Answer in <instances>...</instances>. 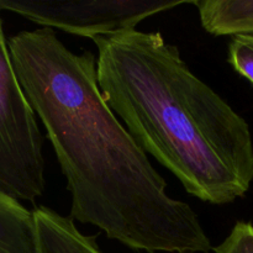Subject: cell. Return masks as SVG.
<instances>
[{
	"instance_id": "cell-7",
	"label": "cell",
	"mask_w": 253,
	"mask_h": 253,
	"mask_svg": "<svg viewBox=\"0 0 253 253\" xmlns=\"http://www.w3.org/2000/svg\"><path fill=\"white\" fill-rule=\"evenodd\" d=\"M200 22L214 36H253V0H194Z\"/></svg>"
},
{
	"instance_id": "cell-4",
	"label": "cell",
	"mask_w": 253,
	"mask_h": 253,
	"mask_svg": "<svg viewBox=\"0 0 253 253\" xmlns=\"http://www.w3.org/2000/svg\"><path fill=\"white\" fill-rule=\"evenodd\" d=\"M194 1L178 0H0V10L15 12L44 29L94 39L132 31L147 17Z\"/></svg>"
},
{
	"instance_id": "cell-6",
	"label": "cell",
	"mask_w": 253,
	"mask_h": 253,
	"mask_svg": "<svg viewBox=\"0 0 253 253\" xmlns=\"http://www.w3.org/2000/svg\"><path fill=\"white\" fill-rule=\"evenodd\" d=\"M0 253H39L35 215L0 188Z\"/></svg>"
},
{
	"instance_id": "cell-3",
	"label": "cell",
	"mask_w": 253,
	"mask_h": 253,
	"mask_svg": "<svg viewBox=\"0 0 253 253\" xmlns=\"http://www.w3.org/2000/svg\"><path fill=\"white\" fill-rule=\"evenodd\" d=\"M0 17V188L20 202L44 192L43 137L12 66Z\"/></svg>"
},
{
	"instance_id": "cell-1",
	"label": "cell",
	"mask_w": 253,
	"mask_h": 253,
	"mask_svg": "<svg viewBox=\"0 0 253 253\" xmlns=\"http://www.w3.org/2000/svg\"><path fill=\"white\" fill-rule=\"evenodd\" d=\"M7 42L22 90L66 177L69 217L133 251L209 253L197 212L167 194L166 180L106 104L95 56L73 53L44 27Z\"/></svg>"
},
{
	"instance_id": "cell-5",
	"label": "cell",
	"mask_w": 253,
	"mask_h": 253,
	"mask_svg": "<svg viewBox=\"0 0 253 253\" xmlns=\"http://www.w3.org/2000/svg\"><path fill=\"white\" fill-rule=\"evenodd\" d=\"M39 235V253H103L93 236H85L71 217L49 208L34 210Z\"/></svg>"
},
{
	"instance_id": "cell-2",
	"label": "cell",
	"mask_w": 253,
	"mask_h": 253,
	"mask_svg": "<svg viewBox=\"0 0 253 253\" xmlns=\"http://www.w3.org/2000/svg\"><path fill=\"white\" fill-rule=\"evenodd\" d=\"M106 104L146 153L193 197L234 203L253 180L249 124L187 66L160 32L94 37Z\"/></svg>"
},
{
	"instance_id": "cell-8",
	"label": "cell",
	"mask_w": 253,
	"mask_h": 253,
	"mask_svg": "<svg viewBox=\"0 0 253 253\" xmlns=\"http://www.w3.org/2000/svg\"><path fill=\"white\" fill-rule=\"evenodd\" d=\"M229 63L253 84V36H234L229 44Z\"/></svg>"
},
{
	"instance_id": "cell-9",
	"label": "cell",
	"mask_w": 253,
	"mask_h": 253,
	"mask_svg": "<svg viewBox=\"0 0 253 253\" xmlns=\"http://www.w3.org/2000/svg\"><path fill=\"white\" fill-rule=\"evenodd\" d=\"M215 253H253V225L239 221L222 244L214 249Z\"/></svg>"
}]
</instances>
